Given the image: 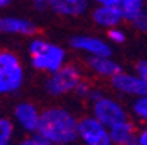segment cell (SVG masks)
I'll return each mask as SVG.
<instances>
[{
	"instance_id": "cell-1",
	"label": "cell",
	"mask_w": 147,
	"mask_h": 145,
	"mask_svg": "<svg viewBox=\"0 0 147 145\" xmlns=\"http://www.w3.org/2000/svg\"><path fill=\"white\" fill-rule=\"evenodd\" d=\"M79 118L69 108L54 105L42 109L36 135L48 145H74Z\"/></svg>"
},
{
	"instance_id": "cell-2",
	"label": "cell",
	"mask_w": 147,
	"mask_h": 145,
	"mask_svg": "<svg viewBox=\"0 0 147 145\" xmlns=\"http://www.w3.org/2000/svg\"><path fill=\"white\" fill-rule=\"evenodd\" d=\"M44 90L51 97H64L76 94L83 99H89L93 87L85 80L83 71L79 65L67 63L61 70L47 76Z\"/></svg>"
},
{
	"instance_id": "cell-3",
	"label": "cell",
	"mask_w": 147,
	"mask_h": 145,
	"mask_svg": "<svg viewBox=\"0 0 147 145\" xmlns=\"http://www.w3.org/2000/svg\"><path fill=\"white\" fill-rule=\"evenodd\" d=\"M28 57L31 67L42 74H53L67 64V51L64 47L51 41L34 36L28 42Z\"/></svg>"
},
{
	"instance_id": "cell-4",
	"label": "cell",
	"mask_w": 147,
	"mask_h": 145,
	"mask_svg": "<svg viewBox=\"0 0 147 145\" xmlns=\"http://www.w3.org/2000/svg\"><path fill=\"white\" fill-rule=\"evenodd\" d=\"M90 115L103 123L108 129L127 119H131L130 110L115 96L108 94L99 89H93L89 96Z\"/></svg>"
},
{
	"instance_id": "cell-5",
	"label": "cell",
	"mask_w": 147,
	"mask_h": 145,
	"mask_svg": "<svg viewBox=\"0 0 147 145\" xmlns=\"http://www.w3.org/2000/svg\"><path fill=\"white\" fill-rule=\"evenodd\" d=\"M25 65L15 51L0 49V97L15 96L25 84Z\"/></svg>"
},
{
	"instance_id": "cell-6",
	"label": "cell",
	"mask_w": 147,
	"mask_h": 145,
	"mask_svg": "<svg viewBox=\"0 0 147 145\" xmlns=\"http://www.w3.org/2000/svg\"><path fill=\"white\" fill-rule=\"evenodd\" d=\"M77 141L82 145H114L109 129L92 115L79 118Z\"/></svg>"
},
{
	"instance_id": "cell-7",
	"label": "cell",
	"mask_w": 147,
	"mask_h": 145,
	"mask_svg": "<svg viewBox=\"0 0 147 145\" xmlns=\"http://www.w3.org/2000/svg\"><path fill=\"white\" fill-rule=\"evenodd\" d=\"M42 109H39L35 103L29 100L18 102L12 109V120L18 129H20L25 135H36Z\"/></svg>"
},
{
	"instance_id": "cell-8",
	"label": "cell",
	"mask_w": 147,
	"mask_h": 145,
	"mask_svg": "<svg viewBox=\"0 0 147 145\" xmlns=\"http://www.w3.org/2000/svg\"><path fill=\"white\" fill-rule=\"evenodd\" d=\"M69 44L73 51L86 55V58L112 57V45L108 42V39H103L96 35L79 33L70 38Z\"/></svg>"
},
{
	"instance_id": "cell-9",
	"label": "cell",
	"mask_w": 147,
	"mask_h": 145,
	"mask_svg": "<svg viewBox=\"0 0 147 145\" xmlns=\"http://www.w3.org/2000/svg\"><path fill=\"white\" fill-rule=\"evenodd\" d=\"M112 90L124 97L131 100L147 96V83L136 71H119L111 81Z\"/></svg>"
},
{
	"instance_id": "cell-10",
	"label": "cell",
	"mask_w": 147,
	"mask_h": 145,
	"mask_svg": "<svg viewBox=\"0 0 147 145\" xmlns=\"http://www.w3.org/2000/svg\"><path fill=\"white\" fill-rule=\"evenodd\" d=\"M36 32H38L36 25L28 17L15 16V15H6L0 17V33L10 36L34 38Z\"/></svg>"
},
{
	"instance_id": "cell-11",
	"label": "cell",
	"mask_w": 147,
	"mask_h": 145,
	"mask_svg": "<svg viewBox=\"0 0 147 145\" xmlns=\"http://www.w3.org/2000/svg\"><path fill=\"white\" fill-rule=\"evenodd\" d=\"M90 19L98 28L105 31L118 28L124 22L118 6H95L90 10Z\"/></svg>"
},
{
	"instance_id": "cell-12",
	"label": "cell",
	"mask_w": 147,
	"mask_h": 145,
	"mask_svg": "<svg viewBox=\"0 0 147 145\" xmlns=\"http://www.w3.org/2000/svg\"><path fill=\"white\" fill-rule=\"evenodd\" d=\"M86 68L90 71L92 76L98 78L112 80L119 71H122L118 61H115L112 57H95V58H86Z\"/></svg>"
},
{
	"instance_id": "cell-13",
	"label": "cell",
	"mask_w": 147,
	"mask_h": 145,
	"mask_svg": "<svg viewBox=\"0 0 147 145\" xmlns=\"http://www.w3.org/2000/svg\"><path fill=\"white\" fill-rule=\"evenodd\" d=\"M90 7V0H53L48 6L54 15L61 17H82Z\"/></svg>"
},
{
	"instance_id": "cell-14",
	"label": "cell",
	"mask_w": 147,
	"mask_h": 145,
	"mask_svg": "<svg viewBox=\"0 0 147 145\" xmlns=\"http://www.w3.org/2000/svg\"><path fill=\"white\" fill-rule=\"evenodd\" d=\"M137 132H138V128L133 118L124 120L121 123H117L115 126L109 128V134H111V139H112L114 145H125L128 142L136 141Z\"/></svg>"
},
{
	"instance_id": "cell-15",
	"label": "cell",
	"mask_w": 147,
	"mask_h": 145,
	"mask_svg": "<svg viewBox=\"0 0 147 145\" xmlns=\"http://www.w3.org/2000/svg\"><path fill=\"white\" fill-rule=\"evenodd\" d=\"M146 6H147L146 0H121L118 5L124 17V22L131 23L133 26L144 17Z\"/></svg>"
},
{
	"instance_id": "cell-16",
	"label": "cell",
	"mask_w": 147,
	"mask_h": 145,
	"mask_svg": "<svg viewBox=\"0 0 147 145\" xmlns=\"http://www.w3.org/2000/svg\"><path fill=\"white\" fill-rule=\"evenodd\" d=\"M16 129L18 128L12 118L0 116V145H12Z\"/></svg>"
},
{
	"instance_id": "cell-17",
	"label": "cell",
	"mask_w": 147,
	"mask_h": 145,
	"mask_svg": "<svg viewBox=\"0 0 147 145\" xmlns=\"http://www.w3.org/2000/svg\"><path fill=\"white\" fill-rule=\"evenodd\" d=\"M130 115L136 122L147 125V96L134 99L130 105Z\"/></svg>"
},
{
	"instance_id": "cell-18",
	"label": "cell",
	"mask_w": 147,
	"mask_h": 145,
	"mask_svg": "<svg viewBox=\"0 0 147 145\" xmlns=\"http://www.w3.org/2000/svg\"><path fill=\"white\" fill-rule=\"evenodd\" d=\"M107 39L111 45H122L127 41V33L121 26H118V28L107 31Z\"/></svg>"
},
{
	"instance_id": "cell-19",
	"label": "cell",
	"mask_w": 147,
	"mask_h": 145,
	"mask_svg": "<svg viewBox=\"0 0 147 145\" xmlns=\"http://www.w3.org/2000/svg\"><path fill=\"white\" fill-rule=\"evenodd\" d=\"M16 145H48L44 139H41L38 135H25L20 138Z\"/></svg>"
},
{
	"instance_id": "cell-20",
	"label": "cell",
	"mask_w": 147,
	"mask_h": 145,
	"mask_svg": "<svg viewBox=\"0 0 147 145\" xmlns=\"http://www.w3.org/2000/svg\"><path fill=\"white\" fill-rule=\"evenodd\" d=\"M134 71L147 83V58H143V59L137 61L136 67H134Z\"/></svg>"
},
{
	"instance_id": "cell-21",
	"label": "cell",
	"mask_w": 147,
	"mask_h": 145,
	"mask_svg": "<svg viewBox=\"0 0 147 145\" xmlns=\"http://www.w3.org/2000/svg\"><path fill=\"white\" fill-rule=\"evenodd\" d=\"M136 141L138 142V145H147V125H141L138 128Z\"/></svg>"
},
{
	"instance_id": "cell-22",
	"label": "cell",
	"mask_w": 147,
	"mask_h": 145,
	"mask_svg": "<svg viewBox=\"0 0 147 145\" xmlns=\"http://www.w3.org/2000/svg\"><path fill=\"white\" fill-rule=\"evenodd\" d=\"M121 0H90V3L96 6H118Z\"/></svg>"
},
{
	"instance_id": "cell-23",
	"label": "cell",
	"mask_w": 147,
	"mask_h": 145,
	"mask_svg": "<svg viewBox=\"0 0 147 145\" xmlns=\"http://www.w3.org/2000/svg\"><path fill=\"white\" fill-rule=\"evenodd\" d=\"M51 2H53V0H32L34 6H35L38 10H45V9H48V6H50Z\"/></svg>"
},
{
	"instance_id": "cell-24",
	"label": "cell",
	"mask_w": 147,
	"mask_h": 145,
	"mask_svg": "<svg viewBox=\"0 0 147 145\" xmlns=\"http://www.w3.org/2000/svg\"><path fill=\"white\" fill-rule=\"evenodd\" d=\"M12 2H13V0H0V10L9 7V6L12 5Z\"/></svg>"
},
{
	"instance_id": "cell-25",
	"label": "cell",
	"mask_w": 147,
	"mask_h": 145,
	"mask_svg": "<svg viewBox=\"0 0 147 145\" xmlns=\"http://www.w3.org/2000/svg\"><path fill=\"white\" fill-rule=\"evenodd\" d=\"M125 145H138L137 141H133V142H128V144H125Z\"/></svg>"
},
{
	"instance_id": "cell-26",
	"label": "cell",
	"mask_w": 147,
	"mask_h": 145,
	"mask_svg": "<svg viewBox=\"0 0 147 145\" xmlns=\"http://www.w3.org/2000/svg\"><path fill=\"white\" fill-rule=\"evenodd\" d=\"M144 19L147 20V6H146V13H144Z\"/></svg>"
},
{
	"instance_id": "cell-27",
	"label": "cell",
	"mask_w": 147,
	"mask_h": 145,
	"mask_svg": "<svg viewBox=\"0 0 147 145\" xmlns=\"http://www.w3.org/2000/svg\"><path fill=\"white\" fill-rule=\"evenodd\" d=\"M0 108H2V103H0Z\"/></svg>"
},
{
	"instance_id": "cell-28",
	"label": "cell",
	"mask_w": 147,
	"mask_h": 145,
	"mask_svg": "<svg viewBox=\"0 0 147 145\" xmlns=\"http://www.w3.org/2000/svg\"><path fill=\"white\" fill-rule=\"evenodd\" d=\"M74 145H76V144H74Z\"/></svg>"
}]
</instances>
